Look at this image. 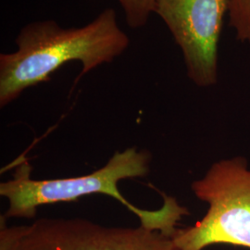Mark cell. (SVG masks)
<instances>
[{
  "label": "cell",
  "instance_id": "obj_1",
  "mask_svg": "<svg viewBox=\"0 0 250 250\" xmlns=\"http://www.w3.org/2000/svg\"><path fill=\"white\" fill-rule=\"evenodd\" d=\"M15 44V51L0 54L1 107L24 90L48 82L65 63L80 62L79 80L121 56L130 39L119 25L115 10L106 9L84 26L64 28L53 20L30 22L21 29Z\"/></svg>",
  "mask_w": 250,
  "mask_h": 250
},
{
  "label": "cell",
  "instance_id": "obj_2",
  "mask_svg": "<svg viewBox=\"0 0 250 250\" xmlns=\"http://www.w3.org/2000/svg\"><path fill=\"white\" fill-rule=\"evenodd\" d=\"M150 159L147 152L130 147L115 152L105 166L89 174L47 180L31 178V167L24 162L17 168L13 178L0 184V196L9 201L4 216L7 219H33L41 206L73 202L84 196L100 194L113 197L125 206L139 219L140 226L171 238L178 229L179 222L190 214L188 208L162 193L164 201L161 208L142 209L128 201L118 188L121 180L146 176Z\"/></svg>",
  "mask_w": 250,
  "mask_h": 250
},
{
  "label": "cell",
  "instance_id": "obj_3",
  "mask_svg": "<svg viewBox=\"0 0 250 250\" xmlns=\"http://www.w3.org/2000/svg\"><path fill=\"white\" fill-rule=\"evenodd\" d=\"M194 195L208 206L205 216L171 237L177 250H203L214 245L250 250V168L238 156L213 163L191 185Z\"/></svg>",
  "mask_w": 250,
  "mask_h": 250
},
{
  "label": "cell",
  "instance_id": "obj_4",
  "mask_svg": "<svg viewBox=\"0 0 250 250\" xmlns=\"http://www.w3.org/2000/svg\"><path fill=\"white\" fill-rule=\"evenodd\" d=\"M232 0H158L156 13L183 54L189 79L199 87L218 82V52Z\"/></svg>",
  "mask_w": 250,
  "mask_h": 250
},
{
  "label": "cell",
  "instance_id": "obj_5",
  "mask_svg": "<svg viewBox=\"0 0 250 250\" xmlns=\"http://www.w3.org/2000/svg\"><path fill=\"white\" fill-rule=\"evenodd\" d=\"M14 250H177L161 232L106 227L83 219L43 218L13 226Z\"/></svg>",
  "mask_w": 250,
  "mask_h": 250
},
{
  "label": "cell",
  "instance_id": "obj_6",
  "mask_svg": "<svg viewBox=\"0 0 250 250\" xmlns=\"http://www.w3.org/2000/svg\"><path fill=\"white\" fill-rule=\"evenodd\" d=\"M158 0H118L125 11L128 26L132 29H140L145 26L152 13Z\"/></svg>",
  "mask_w": 250,
  "mask_h": 250
},
{
  "label": "cell",
  "instance_id": "obj_7",
  "mask_svg": "<svg viewBox=\"0 0 250 250\" xmlns=\"http://www.w3.org/2000/svg\"><path fill=\"white\" fill-rule=\"evenodd\" d=\"M229 15L236 36L250 42V0H232Z\"/></svg>",
  "mask_w": 250,
  "mask_h": 250
},
{
  "label": "cell",
  "instance_id": "obj_8",
  "mask_svg": "<svg viewBox=\"0 0 250 250\" xmlns=\"http://www.w3.org/2000/svg\"><path fill=\"white\" fill-rule=\"evenodd\" d=\"M7 218L0 217V250H14V235L12 228L6 223Z\"/></svg>",
  "mask_w": 250,
  "mask_h": 250
}]
</instances>
